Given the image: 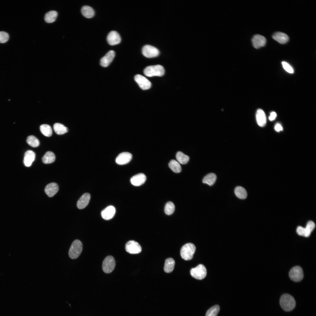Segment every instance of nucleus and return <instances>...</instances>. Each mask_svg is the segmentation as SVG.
Listing matches in <instances>:
<instances>
[{"label":"nucleus","mask_w":316,"mask_h":316,"mask_svg":"<svg viewBox=\"0 0 316 316\" xmlns=\"http://www.w3.org/2000/svg\"><path fill=\"white\" fill-rule=\"evenodd\" d=\"M280 304L284 310L286 311H290L295 308L296 303L293 296L288 294H284L280 298Z\"/></svg>","instance_id":"1"},{"label":"nucleus","mask_w":316,"mask_h":316,"mask_svg":"<svg viewBox=\"0 0 316 316\" xmlns=\"http://www.w3.org/2000/svg\"><path fill=\"white\" fill-rule=\"evenodd\" d=\"M196 250L195 245L191 243H186L181 247L180 255L181 257L186 260H191Z\"/></svg>","instance_id":"2"},{"label":"nucleus","mask_w":316,"mask_h":316,"mask_svg":"<svg viewBox=\"0 0 316 316\" xmlns=\"http://www.w3.org/2000/svg\"><path fill=\"white\" fill-rule=\"evenodd\" d=\"M164 67L159 65L148 66L144 71V74L149 77L154 76H161L164 75Z\"/></svg>","instance_id":"3"},{"label":"nucleus","mask_w":316,"mask_h":316,"mask_svg":"<svg viewBox=\"0 0 316 316\" xmlns=\"http://www.w3.org/2000/svg\"><path fill=\"white\" fill-rule=\"evenodd\" d=\"M83 249V244L78 240H75L72 243L69 249L68 255L72 259H75L80 255Z\"/></svg>","instance_id":"4"},{"label":"nucleus","mask_w":316,"mask_h":316,"mask_svg":"<svg viewBox=\"0 0 316 316\" xmlns=\"http://www.w3.org/2000/svg\"><path fill=\"white\" fill-rule=\"evenodd\" d=\"M190 274L191 276L195 279L201 280L206 276V269L204 265L200 264L196 267L192 268L190 271Z\"/></svg>","instance_id":"5"},{"label":"nucleus","mask_w":316,"mask_h":316,"mask_svg":"<svg viewBox=\"0 0 316 316\" xmlns=\"http://www.w3.org/2000/svg\"><path fill=\"white\" fill-rule=\"evenodd\" d=\"M116 265L115 259L111 256H107L104 260L102 265L103 271L106 273H109L114 270Z\"/></svg>","instance_id":"6"},{"label":"nucleus","mask_w":316,"mask_h":316,"mask_svg":"<svg viewBox=\"0 0 316 316\" xmlns=\"http://www.w3.org/2000/svg\"><path fill=\"white\" fill-rule=\"evenodd\" d=\"M289 277L292 281L299 282L303 278V272L302 269L299 266H296L292 268L289 273Z\"/></svg>","instance_id":"7"},{"label":"nucleus","mask_w":316,"mask_h":316,"mask_svg":"<svg viewBox=\"0 0 316 316\" xmlns=\"http://www.w3.org/2000/svg\"><path fill=\"white\" fill-rule=\"evenodd\" d=\"M126 252L131 254H136L140 253L142 248L140 244L137 242L131 240L128 241L125 245Z\"/></svg>","instance_id":"8"},{"label":"nucleus","mask_w":316,"mask_h":316,"mask_svg":"<svg viewBox=\"0 0 316 316\" xmlns=\"http://www.w3.org/2000/svg\"><path fill=\"white\" fill-rule=\"evenodd\" d=\"M143 55L147 58H152L157 56L159 54L158 49L155 47L150 45L144 46L142 49Z\"/></svg>","instance_id":"9"},{"label":"nucleus","mask_w":316,"mask_h":316,"mask_svg":"<svg viewBox=\"0 0 316 316\" xmlns=\"http://www.w3.org/2000/svg\"><path fill=\"white\" fill-rule=\"evenodd\" d=\"M136 82L140 87L143 90L149 89L151 85L150 81L145 77L140 74L136 75L134 77Z\"/></svg>","instance_id":"10"},{"label":"nucleus","mask_w":316,"mask_h":316,"mask_svg":"<svg viewBox=\"0 0 316 316\" xmlns=\"http://www.w3.org/2000/svg\"><path fill=\"white\" fill-rule=\"evenodd\" d=\"M107 41L110 45H113L119 44L121 41V38L119 34L116 31H110L107 37Z\"/></svg>","instance_id":"11"},{"label":"nucleus","mask_w":316,"mask_h":316,"mask_svg":"<svg viewBox=\"0 0 316 316\" xmlns=\"http://www.w3.org/2000/svg\"><path fill=\"white\" fill-rule=\"evenodd\" d=\"M132 154L128 152H125L119 154L116 159V163L119 165H124L128 163L132 158Z\"/></svg>","instance_id":"12"},{"label":"nucleus","mask_w":316,"mask_h":316,"mask_svg":"<svg viewBox=\"0 0 316 316\" xmlns=\"http://www.w3.org/2000/svg\"><path fill=\"white\" fill-rule=\"evenodd\" d=\"M252 42L253 47L256 49H258L265 45L266 40L264 36L257 34L253 36Z\"/></svg>","instance_id":"13"},{"label":"nucleus","mask_w":316,"mask_h":316,"mask_svg":"<svg viewBox=\"0 0 316 316\" xmlns=\"http://www.w3.org/2000/svg\"><path fill=\"white\" fill-rule=\"evenodd\" d=\"M115 56V52L112 50L107 52L101 59L100 65L103 67L108 66L113 61Z\"/></svg>","instance_id":"14"},{"label":"nucleus","mask_w":316,"mask_h":316,"mask_svg":"<svg viewBox=\"0 0 316 316\" xmlns=\"http://www.w3.org/2000/svg\"><path fill=\"white\" fill-rule=\"evenodd\" d=\"M146 179L145 175L139 173L133 176L130 179L131 183L135 186H139L143 184Z\"/></svg>","instance_id":"15"},{"label":"nucleus","mask_w":316,"mask_h":316,"mask_svg":"<svg viewBox=\"0 0 316 316\" xmlns=\"http://www.w3.org/2000/svg\"><path fill=\"white\" fill-rule=\"evenodd\" d=\"M116 212L115 208L112 206L107 207L101 212L102 218L104 219L109 220L112 219L114 216Z\"/></svg>","instance_id":"16"},{"label":"nucleus","mask_w":316,"mask_h":316,"mask_svg":"<svg viewBox=\"0 0 316 316\" xmlns=\"http://www.w3.org/2000/svg\"><path fill=\"white\" fill-rule=\"evenodd\" d=\"M59 186L55 183H51L47 184L45 187L44 190L46 193L49 197L54 196L59 190Z\"/></svg>","instance_id":"17"},{"label":"nucleus","mask_w":316,"mask_h":316,"mask_svg":"<svg viewBox=\"0 0 316 316\" xmlns=\"http://www.w3.org/2000/svg\"><path fill=\"white\" fill-rule=\"evenodd\" d=\"M90 198V195L88 193L84 194L78 200L77 206L78 208L82 209L85 208L88 204Z\"/></svg>","instance_id":"18"},{"label":"nucleus","mask_w":316,"mask_h":316,"mask_svg":"<svg viewBox=\"0 0 316 316\" xmlns=\"http://www.w3.org/2000/svg\"><path fill=\"white\" fill-rule=\"evenodd\" d=\"M35 153L32 150H28L25 153L24 158V163L25 166H30L35 159Z\"/></svg>","instance_id":"19"},{"label":"nucleus","mask_w":316,"mask_h":316,"mask_svg":"<svg viewBox=\"0 0 316 316\" xmlns=\"http://www.w3.org/2000/svg\"><path fill=\"white\" fill-rule=\"evenodd\" d=\"M256 119L258 125L263 127L266 123V118L264 111L261 109H258L256 113Z\"/></svg>","instance_id":"20"},{"label":"nucleus","mask_w":316,"mask_h":316,"mask_svg":"<svg viewBox=\"0 0 316 316\" xmlns=\"http://www.w3.org/2000/svg\"><path fill=\"white\" fill-rule=\"evenodd\" d=\"M275 40L281 44H284L287 42L289 38L288 35L285 33L281 32L275 33L272 36Z\"/></svg>","instance_id":"21"},{"label":"nucleus","mask_w":316,"mask_h":316,"mask_svg":"<svg viewBox=\"0 0 316 316\" xmlns=\"http://www.w3.org/2000/svg\"><path fill=\"white\" fill-rule=\"evenodd\" d=\"M175 264L174 260L171 258H169L165 261L164 267V271L167 273H169L173 270Z\"/></svg>","instance_id":"22"},{"label":"nucleus","mask_w":316,"mask_h":316,"mask_svg":"<svg viewBox=\"0 0 316 316\" xmlns=\"http://www.w3.org/2000/svg\"><path fill=\"white\" fill-rule=\"evenodd\" d=\"M81 12L82 15L87 18L92 17L95 14L93 9L90 6L87 5L84 6L82 7Z\"/></svg>","instance_id":"23"},{"label":"nucleus","mask_w":316,"mask_h":316,"mask_svg":"<svg viewBox=\"0 0 316 316\" xmlns=\"http://www.w3.org/2000/svg\"><path fill=\"white\" fill-rule=\"evenodd\" d=\"M58 15L57 11H51L46 13L44 16V20L48 23H52L55 21Z\"/></svg>","instance_id":"24"},{"label":"nucleus","mask_w":316,"mask_h":316,"mask_svg":"<svg viewBox=\"0 0 316 316\" xmlns=\"http://www.w3.org/2000/svg\"><path fill=\"white\" fill-rule=\"evenodd\" d=\"M217 178L215 174L210 173L205 176L203 178L202 182L203 183L207 184L209 186L213 185L215 183Z\"/></svg>","instance_id":"25"},{"label":"nucleus","mask_w":316,"mask_h":316,"mask_svg":"<svg viewBox=\"0 0 316 316\" xmlns=\"http://www.w3.org/2000/svg\"><path fill=\"white\" fill-rule=\"evenodd\" d=\"M55 160V156L54 154L51 151L47 152L42 159L43 162L45 164L52 163Z\"/></svg>","instance_id":"26"},{"label":"nucleus","mask_w":316,"mask_h":316,"mask_svg":"<svg viewBox=\"0 0 316 316\" xmlns=\"http://www.w3.org/2000/svg\"><path fill=\"white\" fill-rule=\"evenodd\" d=\"M54 130L58 135H62L67 132L68 128L63 125L59 123H55L53 126Z\"/></svg>","instance_id":"27"},{"label":"nucleus","mask_w":316,"mask_h":316,"mask_svg":"<svg viewBox=\"0 0 316 316\" xmlns=\"http://www.w3.org/2000/svg\"><path fill=\"white\" fill-rule=\"evenodd\" d=\"M234 193L236 197L240 199H245L247 197V194L246 190L241 186L236 187L235 189Z\"/></svg>","instance_id":"28"},{"label":"nucleus","mask_w":316,"mask_h":316,"mask_svg":"<svg viewBox=\"0 0 316 316\" xmlns=\"http://www.w3.org/2000/svg\"><path fill=\"white\" fill-rule=\"evenodd\" d=\"M169 166L170 169L174 172L179 173L181 171V167L179 163L175 160H172L169 162Z\"/></svg>","instance_id":"29"},{"label":"nucleus","mask_w":316,"mask_h":316,"mask_svg":"<svg viewBox=\"0 0 316 316\" xmlns=\"http://www.w3.org/2000/svg\"><path fill=\"white\" fill-rule=\"evenodd\" d=\"M177 160L179 163L182 164H185L189 161V157L181 152H178L176 155Z\"/></svg>","instance_id":"30"},{"label":"nucleus","mask_w":316,"mask_h":316,"mask_svg":"<svg viewBox=\"0 0 316 316\" xmlns=\"http://www.w3.org/2000/svg\"><path fill=\"white\" fill-rule=\"evenodd\" d=\"M40 131L44 136L49 137L52 134V130L51 127L47 124H43L40 127Z\"/></svg>","instance_id":"31"},{"label":"nucleus","mask_w":316,"mask_h":316,"mask_svg":"<svg viewBox=\"0 0 316 316\" xmlns=\"http://www.w3.org/2000/svg\"><path fill=\"white\" fill-rule=\"evenodd\" d=\"M26 141L30 146L33 147H37L40 145L39 140L34 135L28 136L27 138Z\"/></svg>","instance_id":"32"},{"label":"nucleus","mask_w":316,"mask_h":316,"mask_svg":"<svg viewBox=\"0 0 316 316\" xmlns=\"http://www.w3.org/2000/svg\"><path fill=\"white\" fill-rule=\"evenodd\" d=\"M219 310V306L218 305H215L208 310L206 316H217Z\"/></svg>","instance_id":"33"},{"label":"nucleus","mask_w":316,"mask_h":316,"mask_svg":"<svg viewBox=\"0 0 316 316\" xmlns=\"http://www.w3.org/2000/svg\"><path fill=\"white\" fill-rule=\"evenodd\" d=\"M175 209V206L173 203L171 202H169L165 205L164 212L166 214L170 215L174 213Z\"/></svg>","instance_id":"34"},{"label":"nucleus","mask_w":316,"mask_h":316,"mask_svg":"<svg viewBox=\"0 0 316 316\" xmlns=\"http://www.w3.org/2000/svg\"><path fill=\"white\" fill-rule=\"evenodd\" d=\"M296 232L299 235L303 236L305 237H308L310 235L307 232L305 228L301 226H299L297 227L296 229Z\"/></svg>","instance_id":"35"},{"label":"nucleus","mask_w":316,"mask_h":316,"mask_svg":"<svg viewBox=\"0 0 316 316\" xmlns=\"http://www.w3.org/2000/svg\"><path fill=\"white\" fill-rule=\"evenodd\" d=\"M9 36L8 33L4 31L0 32V43H4L9 40Z\"/></svg>","instance_id":"36"},{"label":"nucleus","mask_w":316,"mask_h":316,"mask_svg":"<svg viewBox=\"0 0 316 316\" xmlns=\"http://www.w3.org/2000/svg\"><path fill=\"white\" fill-rule=\"evenodd\" d=\"M283 68L287 72L290 73H294V70L293 68L286 62L283 61L282 62Z\"/></svg>","instance_id":"37"},{"label":"nucleus","mask_w":316,"mask_h":316,"mask_svg":"<svg viewBox=\"0 0 316 316\" xmlns=\"http://www.w3.org/2000/svg\"><path fill=\"white\" fill-rule=\"evenodd\" d=\"M315 226V223L312 221H308L306 225V227L311 232L313 231Z\"/></svg>","instance_id":"38"},{"label":"nucleus","mask_w":316,"mask_h":316,"mask_svg":"<svg viewBox=\"0 0 316 316\" xmlns=\"http://www.w3.org/2000/svg\"><path fill=\"white\" fill-rule=\"evenodd\" d=\"M276 114L275 112L274 111L271 112L269 117V120L271 121L274 120L276 118Z\"/></svg>","instance_id":"39"},{"label":"nucleus","mask_w":316,"mask_h":316,"mask_svg":"<svg viewBox=\"0 0 316 316\" xmlns=\"http://www.w3.org/2000/svg\"><path fill=\"white\" fill-rule=\"evenodd\" d=\"M274 129L277 132H279L283 130V128L281 125L279 123L276 124L274 126Z\"/></svg>","instance_id":"40"}]
</instances>
